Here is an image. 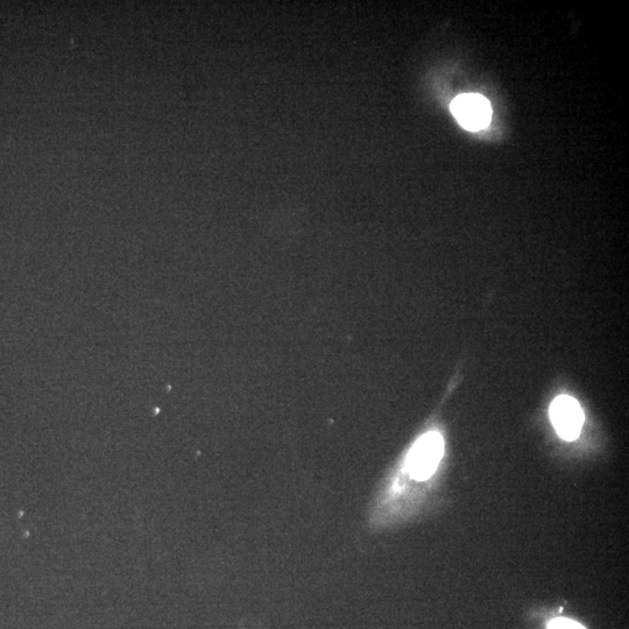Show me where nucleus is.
Masks as SVG:
<instances>
[{"instance_id":"obj_1","label":"nucleus","mask_w":629,"mask_h":629,"mask_svg":"<svg viewBox=\"0 0 629 629\" xmlns=\"http://www.w3.org/2000/svg\"><path fill=\"white\" fill-rule=\"evenodd\" d=\"M444 454V441L437 431H430L419 438L409 451L407 465L416 480H427L434 475Z\"/></svg>"},{"instance_id":"obj_2","label":"nucleus","mask_w":629,"mask_h":629,"mask_svg":"<svg viewBox=\"0 0 629 629\" xmlns=\"http://www.w3.org/2000/svg\"><path fill=\"white\" fill-rule=\"evenodd\" d=\"M450 109L457 122L469 131L483 130L491 122V105L482 95L458 96L452 101Z\"/></svg>"},{"instance_id":"obj_4","label":"nucleus","mask_w":629,"mask_h":629,"mask_svg":"<svg viewBox=\"0 0 629 629\" xmlns=\"http://www.w3.org/2000/svg\"><path fill=\"white\" fill-rule=\"evenodd\" d=\"M548 629H585L581 624L570 619L557 618L551 621Z\"/></svg>"},{"instance_id":"obj_3","label":"nucleus","mask_w":629,"mask_h":629,"mask_svg":"<svg viewBox=\"0 0 629 629\" xmlns=\"http://www.w3.org/2000/svg\"><path fill=\"white\" fill-rule=\"evenodd\" d=\"M550 420L557 434L565 441L577 440L584 423V413L578 401L568 395L556 398L550 406Z\"/></svg>"}]
</instances>
